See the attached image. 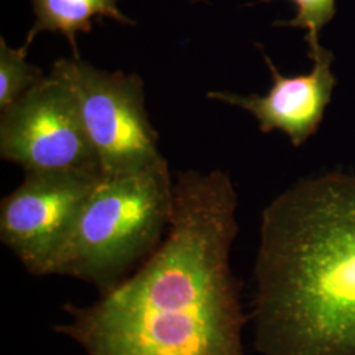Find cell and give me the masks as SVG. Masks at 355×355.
<instances>
[{
	"label": "cell",
	"instance_id": "obj_5",
	"mask_svg": "<svg viewBox=\"0 0 355 355\" xmlns=\"http://www.w3.org/2000/svg\"><path fill=\"white\" fill-rule=\"evenodd\" d=\"M0 157L26 174H102L73 95L51 73L1 112Z\"/></svg>",
	"mask_w": 355,
	"mask_h": 355
},
{
	"label": "cell",
	"instance_id": "obj_9",
	"mask_svg": "<svg viewBox=\"0 0 355 355\" xmlns=\"http://www.w3.org/2000/svg\"><path fill=\"white\" fill-rule=\"evenodd\" d=\"M28 51L24 45L13 49L0 38V112L45 78L40 67L28 62Z\"/></svg>",
	"mask_w": 355,
	"mask_h": 355
},
{
	"label": "cell",
	"instance_id": "obj_7",
	"mask_svg": "<svg viewBox=\"0 0 355 355\" xmlns=\"http://www.w3.org/2000/svg\"><path fill=\"white\" fill-rule=\"evenodd\" d=\"M261 51L272 76V86L266 95L245 96L229 91H209L207 98L253 114L262 133L279 130L299 148L318 132L331 101L337 86V76L331 69L334 55L324 48L309 58L313 64L309 73L286 76L262 48Z\"/></svg>",
	"mask_w": 355,
	"mask_h": 355
},
{
	"label": "cell",
	"instance_id": "obj_2",
	"mask_svg": "<svg viewBox=\"0 0 355 355\" xmlns=\"http://www.w3.org/2000/svg\"><path fill=\"white\" fill-rule=\"evenodd\" d=\"M250 313L261 355H355V177L303 179L267 205Z\"/></svg>",
	"mask_w": 355,
	"mask_h": 355
},
{
	"label": "cell",
	"instance_id": "obj_6",
	"mask_svg": "<svg viewBox=\"0 0 355 355\" xmlns=\"http://www.w3.org/2000/svg\"><path fill=\"white\" fill-rule=\"evenodd\" d=\"M101 175L26 174L21 184L1 199L0 241L26 272L51 277L53 265Z\"/></svg>",
	"mask_w": 355,
	"mask_h": 355
},
{
	"label": "cell",
	"instance_id": "obj_4",
	"mask_svg": "<svg viewBox=\"0 0 355 355\" xmlns=\"http://www.w3.org/2000/svg\"><path fill=\"white\" fill-rule=\"evenodd\" d=\"M51 74L73 95L102 174L136 171L164 158L141 76L101 70L74 55L55 60Z\"/></svg>",
	"mask_w": 355,
	"mask_h": 355
},
{
	"label": "cell",
	"instance_id": "obj_8",
	"mask_svg": "<svg viewBox=\"0 0 355 355\" xmlns=\"http://www.w3.org/2000/svg\"><path fill=\"white\" fill-rule=\"evenodd\" d=\"M32 7L35 23L26 33L24 46L28 49L41 32L61 33L71 45L73 55L80 57L76 35L89 33L95 20L107 17L135 26V21L117 7V0H32Z\"/></svg>",
	"mask_w": 355,
	"mask_h": 355
},
{
	"label": "cell",
	"instance_id": "obj_3",
	"mask_svg": "<svg viewBox=\"0 0 355 355\" xmlns=\"http://www.w3.org/2000/svg\"><path fill=\"white\" fill-rule=\"evenodd\" d=\"M174 205V180L165 158L136 171L96 180L51 277L114 288L148 261L165 240Z\"/></svg>",
	"mask_w": 355,
	"mask_h": 355
},
{
	"label": "cell",
	"instance_id": "obj_1",
	"mask_svg": "<svg viewBox=\"0 0 355 355\" xmlns=\"http://www.w3.org/2000/svg\"><path fill=\"white\" fill-rule=\"evenodd\" d=\"M237 207L227 173L178 174L159 248L95 302H67L54 331L83 355H248L250 315L230 262Z\"/></svg>",
	"mask_w": 355,
	"mask_h": 355
},
{
	"label": "cell",
	"instance_id": "obj_10",
	"mask_svg": "<svg viewBox=\"0 0 355 355\" xmlns=\"http://www.w3.org/2000/svg\"><path fill=\"white\" fill-rule=\"evenodd\" d=\"M274 0H261V3ZM296 13L291 20L279 21L278 26L305 29L308 57H313L324 49L320 44V32L328 26L337 13L336 0H291Z\"/></svg>",
	"mask_w": 355,
	"mask_h": 355
}]
</instances>
